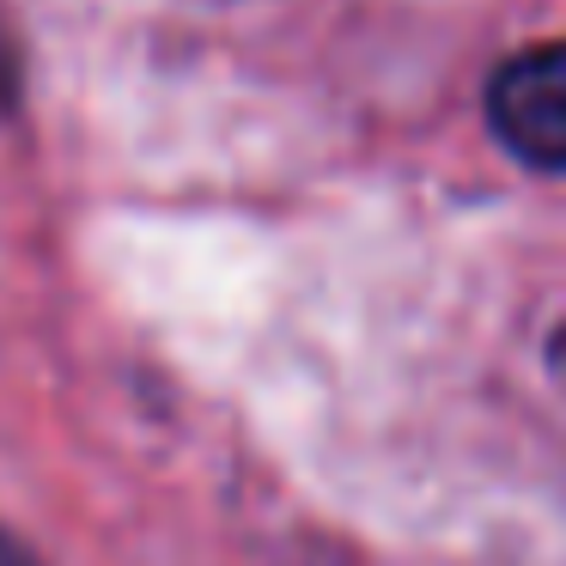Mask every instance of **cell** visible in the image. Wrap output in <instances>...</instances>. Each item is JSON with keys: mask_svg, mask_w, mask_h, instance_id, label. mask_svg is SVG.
I'll use <instances>...</instances> for the list:
<instances>
[{"mask_svg": "<svg viewBox=\"0 0 566 566\" xmlns=\"http://www.w3.org/2000/svg\"><path fill=\"white\" fill-rule=\"evenodd\" d=\"M488 123L524 165L566 171V43L524 50L493 74Z\"/></svg>", "mask_w": 566, "mask_h": 566, "instance_id": "6da1fadb", "label": "cell"}, {"mask_svg": "<svg viewBox=\"0 0 566 566\" xmlns=\"http://www.w3.org/2000/svg\"><path fill=\"white\" fill-rule=\"evenodd\" d=\"M0 566H43L38 554L25 548V542L13 536V530H0Z\"/></svg>", "mask_w": 566, "mask_h": 566, "instance_id": "7a4b0ae2", "label": "cell"}]
</instances>
